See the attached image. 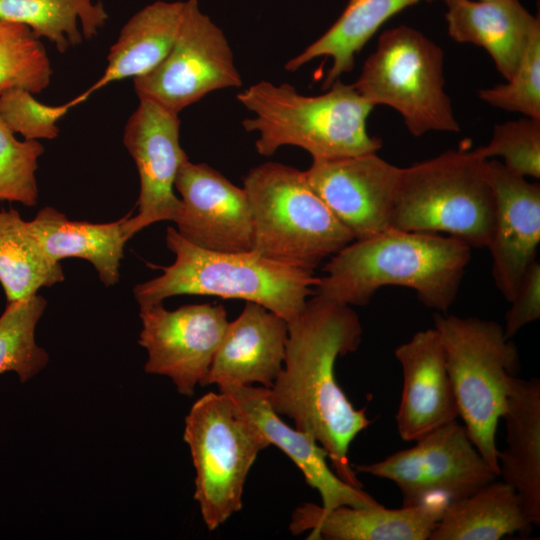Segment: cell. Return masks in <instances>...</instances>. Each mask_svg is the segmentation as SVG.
<instances>
[{
    "label": "cell",
    "mask_w": 540,
    "mask_h": 540,
    "mask_svg": "<svg viewBox=\"0 0 540 540\" xmlns=\"http://www.w3.org/2000/svg\"><path fill=\"white\" fill-rule=\"evenodd\" d=\"M485 1H487V0H485Z\"/></svg>",
    "instance_id": "d590c367"
},
{
    "label": "cell",
    "mask_w": 540,
    "mask_h": 540,
    "mask_svg": "<svg viewBox=\"0 0 540 540\" xmlns=\"http://www.w3.org/2000/svg\"><path fill=\"white\" fill-rule=\"evenodd\" d=\"M532 527L515 490L494 479L451 500L429 540H498L514 533L529 534Z\"/></svg>",
    "instance_id": "d4e9b609"
},
{
    "label": "cell",
    "mask_w": 540,
    "mask_h": 540,
    "mask_svg": "<svg viewBox=\"0 0 540 540\" xmlns=\"http://www.w3.org/2000/svg\"><path fill=\"white\" fill-rule=\"evenodd\" d=\"M507 448L499 475L516 492L527 520L540 525V381L514 376L505 412Z\"/></svg>",
    "instance_id": "7402d4cb"
},
{
    "label": "cell",
    "mask_w": 540,
    "mask_h": 540,
    "mask_svg": "<svg viewBox=\"0 0 540 540\" xmlns=\"http://www.w3.org/2000/svg\"><path fill=\"white\" fill-rule=\"evenodd\" d=\"M435 0H348L334 24L317 40L285 64L296 71L315 58L326 56L332 66L323 83L328 88L339 77L354 68L355 56L391 17L420 2Z\"/></svg>",
    "instance_id": "484cf974"
},
{
    "label": "cell",
    "mask_w": 540,
    "mask_h": 540,
    "mask_svg": "<svg viewBox=\"0 0 540 540\" xmlns=\"http://www.w3.org/2000/svg\"><path fill=\"white\" fill-rule=\"evenodd\" d=\"M449 502L448 497L436 494L398 509H388L382 504L325 509L304 503L293 511L289 530L293 535L310 531L307 539L429 540Z\"/></svg>",
    "instance_id": "d6986e66"
},
{
    "label": "cell",
    "mask_w": 540,
    "mask_h": 540,
    "mask_svg": "<svg viewBox=\"0 0 540 540\" xmlns=\"http://www.w3.org/2000/svg\"><path fill=\"white\" fill-rule=\"evenodd\" d=\"M401 172L376 152L316 158L304 171L311 188L354 240L391 228Z\"/></svg>",
    "instance_id": "5bb4252c"
},
{
    "label": "cell",
    "mask_w": 540,
    "mask_h": 540,
    "mask_svg": "<svg viewBox=\"0 0 540 540\" xmlns=\"http://www.w3.org/2000/svg\"><path fill=\"white\" fill-rule=\"evenodd\" d=\"M183 437L196 471L194 499L212 531L241 510L249 470L269 444L221 392H209L192 405Z\"/></svg>",
    "instance_id": "9c48e42d"
},
{
    "label": "cell",
    "mask_w": 540,
    "mask_h": 540,
    "mask_svg": "<svg viewBox=\"0 0 540 540\" xmlns=\"http://www.w3.org/2000/svg\"><path fill=\"white\" fill-rule=\"evenodd\" d=\"M503 326L506 338L512 339L527 324L540 318V264L536 260L526 271L510 301Z\"/></svg>",
    "instance_id": "e575fe53"
},
{
    "label": "cell",
    "mask_w": 540,
    "mask_h": 540,
    "mask_svg": "<svg viewBox=\"0 0 540 540\" xmlns=\"http://www.w3.org/2000/svg\"><path fill=\"white\" fill-rule=\"evenodd\" d=\"M361 336L360 319L351 306L315 294L288 322L283 366L267 388L272 409L310 434L327 452L334 472L358 488L363 485L348 450L371 420L366 409H356L338 385L335 363L339 356L357 350Z\"/></svg>",
    "instance_id": "6da1fadb"
},
{
    "label": "cell",
    "mask_w": 540,
    "mask_h": 540,
    "mask_svg": "<svg viewBox=\"0 0 540 540\" xmlns=\"http://www.w3.org/2000/svg\"><path fill=\"white\" fill-rule=\"evenodd\" d=\"M443 60L441 47L419 30L396 26L380 35L353 86L373 106L386 105L399 112L413 136L458 132L444 90Z\"/></svg>",
    "instance_id": "ba28073f"
},
{
    "label": "cell",
    "mask_w": 540,
    "mask_h": 540,
    "mask_svg": "<svg viewBox=\"0 0 540 540\" xmlns=\"http://www.w3.org/2000/svg\"><path fill=\"white\" fill-rule=\"evenodd\" d=\"M484 157L475 150H448L402 168L391 227L446 233L471 248L487 247L495 199Z\"/></svg>",
    "instance_id": "5b68a950"
},
{
    "label": "cell",
    "mask_w": 540,
    "mask_h": 540,
    "mask_svg": "<svg viewBox=\"0 0 540 540\" xmlns=\"http://www.w3.org/2000/svg\"><path fill=\"white\" fill-rule=\"evenodd\" d=\"M178 113L146 99L128 119L123 144L134 159L140 181L138 214L125 219L123 234L129 240L143 228L175 221L181 200L174 193L180 167L189 160L180 145Z\"/></svg>",
    "instance_id": "4fadbf2b"
},
{
    "label": "cell",
    "mask_w": 540,
    "mask_h": 540,
    "mask_svg": "<svg viewBox=\"0 0 540 540\" xmlns=\"http://www.w3.org/2000/svg\"><path fill=\"white\" fill-rule=\"evenodd\" d=\"M495 213L491 239L492 275L510 302L528 268L536 261L540 242V185L508 170L501 161L487 159Z\"/></svg>",
    "instance_id": "2e32d148"
},
{
    "label": "cell",
    "mask_w": 540,
    "mask_h": 540,
    "mask_svg": "<svg viewBox=\"0 0 540 540\" xmlns=\"http://www.w3.org/2000/svg\"><path fill=\"white\" fill-rule=\"evenodd\" d=\"M185 10L184 1H155L133 14L122 27L107 56L102 76L70 100L71 106L86 101L112 82L136 78L153 70L170 51Z\"/></svg>",
    "instance_id": "603a6c76"
},
{
    "label": "cell",
    "mask_w": 540,
    "mask_h": 540,
    "mask_svg": "<svg viewBox=\"0 0 540 540\" xmlns=\"http://www.w3.org/2000/svg\"><path fill=\"white\" fill-rule=\"evenodd\" d=\"M449 36L484 48L496 69L509 80L533 33L540 29L519 0H444Z\"/></svg>",
    "instance_id": "44dd1931"
},
{
    "label": "cell",
    "mask_w": 540,
    "mask_h": 540,
    "mask_svg": "<svg viewBox=\"0 0 540 540\" xmlns=\"http://www.w3.org/2000/svg\"><path fill=\"white\" fill-rule=\"evenodd\" d=\"M328 88L305 96L289 83L263 80L238 93L237 100L254 114L242 126L257 132V152L271 156L287 145L306 150L313 159L377 152L382 142L367 130L374 106L353 84L337 79Z\"/></svg>",
    "instance_id": "3957f363"
},
{
    "label": "cell",
    "mask_w": 540,
    "mask_h": 540,
    "mask_svg": "<svg viewBox=\"0 0 540 540\" xmlns=\"http://www.w3.org/2000/svg\"><path fill=\"white\" fill-rule=\"evenodd\" d=\"M63 280L60 262L46 254L28 221L15 209L0 210V283L7 303Z\"/></svg>",
    "instance_id": "4316f807"
},
{
    "label": "cell",
    "mask_w": 540,
    "mask_h": 540,
    "mask_svg": "<svg viewBox=\"0 0 540 540\" xmlns=\"http://www.w3.org/2000/svg\"><path fill=\"white\" fill-rule=\"evenodd\" d=\"M108 19L102 2L93 0H0V20L28 27L60 53L91 39Z\"/></svg>",
    "instance_id": "83f0119b"
},
{
    "label": "cell",
    "mask_w": 540,
    "mask_h": 540,
    "mask_svg": "<svg viewBox=\"0 0 540 540\" xmlns=\"http://www.w3.org/2000/svg\"><path fill=\"white\" fill-rule=\"evenodd\" d=\"M218 389L236 414L255 426L269 445L277 446L296 464L306 483L320 494L323 508H365L381 504L331 470L325 449L310 434L288 426L272 409L267 388L225 384Z\"/></svg>",
    "instance_id": "e0dca14e"
},
{
    "label": "cell",
    "mask_w": 540,
    "mask_h": 540,
    "mask_svg": "<svg viewBox=\"0 0 540 540\" xmlns=\"http://www.w3.org/2000/svg\"><path fill=\"white\" fill-rule=\"evenodd\" d=\"M166 245L175 261L163 273L137 284L140 307L177 295H207L258 303L288 322L296 319L319 277L313 271L288 266L253 251L217 252L200 248L168 227Z\"/></svg>",
    "instance_id": "277c9868"
},
{
    "label": "cell",
    "mask_w": 540,
    "mask_h": 540,
    "mask_svg": "<svg viewBox=\"0 0 540 540\" xmlns=\"http://www.w3.org/2000/svg\"><path fill=\"white\" fill-rule=\"evenodd\" d=\"M478 96L495 108L540 119V29L531 36L507 83L481 89Z\"/></svg>",
    "instance_id": "1f68e13d"
},
{
    "label": "cell",
    "mask_w": 540,
    "mask_h": 540,
    "mask_svg": "<svg viewBox=\"0 0 540 540\" xmlns=\"http://www.w3.org/2000/svg\"><path fill=\"white\" fill-rule=\"evenodd\" d=\"M174 187L181 195L174 222L185 240L217 252L252 251V214L243 188L208 164L189 160L180 167Z\"/></svg>",
    "instance_id": "9a60e30c"
},
{
    "label": "cell",
    "mask_w": 540,
    "mask_h": 540,
    "mask_svg": "<svg viewBox=\"0 0 540 540\" xmlns=\"http://www.w3.org/2000/svg\"><path fill=\"white\" fill-rule=\"evenodd\" d=\"M471 247L451 236L388 228L353 240L325 265L314 293L348 306L369 303L383 286L411 288L428 308L447 313Z\"/></svg>",
    "instance_id": "7a4b0ae2"
},
{
    "label": "cell",
    "mask_w": 540,
    "mask_h": 540,
    "mask_svg": "<svg viewBox=\"0 0 540 540\" xmlns=\"http://www.w3.org/2000/svg\"><path fill=\"white\" fill-rule=\"evenodd\" d=\"M133 83L139 99L179 114L211 92L240 87L242 79L222 29L201 10L199 0H185L182 22L170 51Z\"/></svg>",
    "instance_id": "30bf717a"
},
{
    "label": "cell",
    "mask_w": 540,
    "mask_h": 540,
    "mask_svg": "<svg viewBox=\"0 0 540 540\" xmlns=\"http://www.w3.org/2000/svg\"><path fill=\"white\" fill-rule=\"evenodd\" d=\"M352 467L355 472L394 482L402 506L416 505L436 494L450 501L459 499L498 477L456 420L419 438L411 448Z\"/></svg>",
    "instance_id": "8fae6325"
},
{
    "label": "cell",
    "mask_w": 540,
    "mask_h": 540,
    "mask_svg": "<svg viewBox=\"0 0 540 540\" xmlns=\"http://www.w3.org/2000/svg\"><path fill=\"white\" fill-rule=\"evenodd\" d=\"M44 147L38 140H18L0 119V201L33 207L38 200L36 170Z\"/></svg>",
    "instance_id": "4dcf8cb0"
},
{
    "label": "cell",
    "mask_w": 540,
    "mask_h": 540,
    "mask_svg": "<svg viewBox=\"0 0 540 540\" xmlns=\"http://www.w3.org/2000/svg\"><path fill=\"white\" fill-rule=\"evenodd\" d=\"M130 214L110 223L69 220L46 206L28 221L46 254L54 261L76 257L89 261L106 287L119 281V266L126 238L122 225Z\"/></svg>",
    "instance_id": "cb8c5ba5"
},
{
    "label": "cell",
    "mask_w": 540,
    "mask_h": 540,
    "mask_svg": "<svg viewBox=\"0 0 540 540\" xmlns=\"http://www.w3.org/2000/svg\"><path fill=\"white\" fill-rule=\"evenodd\" d=\"M485 159L503 158V165L523 177H540V119L524 117L496 124L490 142L476 148Z\"/></svg>",
    "instance_id": "d6a6232c"
},
{
    "label": "cell",
    "mask_w": 540,
    "mask_h": 540,
    "mask_svg": "<svg viewBox=\"0 0 540 540\" xmlns=\"http://www.w3.org/2000/svg\"><path fill=\"white\" fill-rule=\"evenodd\" d=\"M52 67L40 39L18 23L0 20V95L13 88L32 94L50 84Z\"/></svg>",
    "instance_id": "f546056e"
},
{
    "label": "cell",
    "mask_w": 540,
    "mask_h": 540,
    "mask_svg": "<svg viewBox=\"0 0 540 540\" xmlns=\"http://www.w3.org/2000/svg\"><path fill=\"white\" fill-rule=\"evenodd\" d=\"M446 368L470 440L499 476L496 433L510 383L520 369L517 348L492 320L437 313Z\"/></svg>",
    "instance_id": "52a82bcc"
},
{
    "label": "cell",
    "mask_w": 540,
    "mask_h": 540,
    "mask_svg": "<svg viewBox=\"0 0 540 540\" xmlns=\"http://www.w3.org/2000/svg\"><path fill=\"white\" fill-rule=\"evenodd\" d=\"M139 344L144 370L169 377L178 392L192 396L204 380L228 327L222 304H189L167 310L162 303L140 307Z\"/></svg>",
    "instance_id": "7c38bea8"
},
{
    "label": "cell",
    "mask_w": 540,
    "mask_h": 540,
    "mask_svg": "<svg viewBox=\"0 0 540 540\" xmlns=\"http://www.w3.org/2000/svg\"><path fill=\"white\" fill-rule=\"evenodd\" d=\"M243 189L252 214V251L265 258L313 271L354 240L304 171L266 162L249 170Z\"/></svg>",
    "instance_id": "8992f818"
},
{
    "label": "cell",
    "mask_w": 540,
    "mask_h": 540,
    "mask_svg": "<svg viewBox=\"0 0 540 540\" xmlns=\"http://www.w3.org/2000/svg\"><path fill=\"white\" fill-rule=\"evenodd\" d=\"M46 305L37 293L7 303L0 316V374L13 371L25 383L45 368L49 357L37 345L35 329Z\"/></svg>",
    "instance_id": "f1b7e54d"
},
{
    "label": "cell",
    "mask_w": 540,
    "mask_h": 540,
    "mask_svg": "<svg viewBox=\"0 0 540 540\" xmlns=\"http://www.w3.org/2000/svg\"><path fill=\"white\" fill-rule=\"evenodd\" d=\"M403 372L396 413L399 436L416 441L459 416L437 329L416 332L394 351Z\"/></svg>",
    "instance_id": "ac0fdd59"
},
{
    "label": "cell",
    "mask_w": 540,
    "mask_h": 540,
    "mask_svg": "<svg viewBox=\"0 0 540 540\" xmlns=\"http://www.w3.org/2000/svg\"><path fill=\"white\" fill-rule=\"evenodd\" d=\"M73 108L70 101L58 106L43 104L22 88L0 95V119L15 134L27 140L54 139L59 134L57 122Z\"/></svg>",
    "instance_id": "836d02e7"
},
{
    "label": "cell",
    "mask_w": 540,
    "mask_h": 540,
    "mask_svg": "<svg viewBox=\"0 0 540 540\" xmlns=\"http://www.w3.org/2000/svg\"><path fill=\"white\" fill-rule=\"evenodd\" d=\"M288 323L264 306L247 301L228 323L224 338L201 386L254 383L270 388L282 369Z\"/></svg>",
    "instance_id": "ffe728a7"
}]
</instances>
